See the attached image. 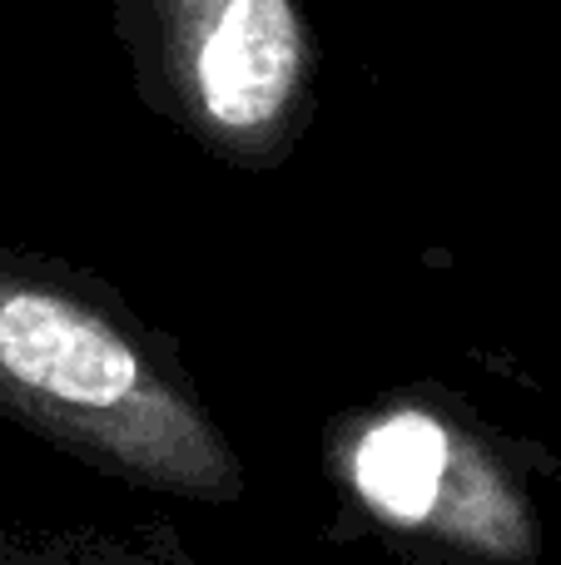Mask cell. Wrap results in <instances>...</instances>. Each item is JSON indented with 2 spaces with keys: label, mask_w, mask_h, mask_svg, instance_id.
<instances>
[{
  "label": "cell",
  "mask_w": 561,
  "mask_h": 565,
  "mask_svg": "<svg viewBox=\"0 0 561 565\" xmlns=\"http://www.w3.org/2000/svg\"><path fill=\"white\" fill-rule=\"evenodd\" d=\"M0 407L135 481L234 497L239 467L189 392L89 292L0 254Z\"/></svg>",
  "instance_id": "obj_1"
},
{
  "label": "cell",
  "mask_w": 561,
  "mask_h": 565,
  "mask_svg": "<svg viewBox=\"0 0 561 565\" xmlns=\"http://www.w3.org/2000/svg\"><path fill=\"white\" fill-rule=\"evenodd\" d=\"M139 99L209 154L284 164L318 109L324 45L304 0H115Z\"/></svg>",
  "instance_id": "obj_2"
},
{
  "label": "cell",
  "mask_w": 561,
  "mask_h": 565,
  "mask_svg": "<svg viewBox=\"0 0 561 565\" xmlns=\"http://www.w3.org/2000/svg\"><path fill=\"white\" fill-rule=\"evenodd\" d=\"M348 467L358 497L393 526L453 536L507 565L532 556V516L512 481L427 412H388L363 427Z\"/></svg>",
  "instance_id": "obj_3"
}]
</instances>
